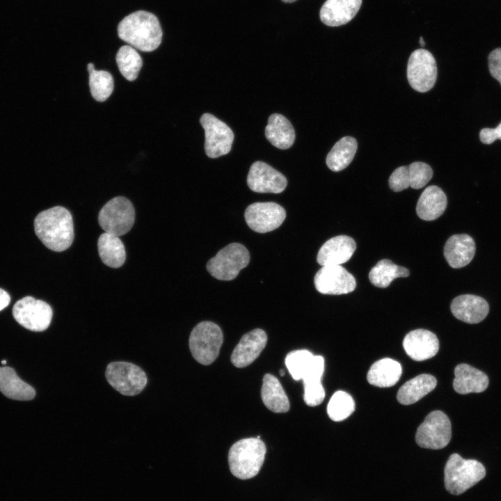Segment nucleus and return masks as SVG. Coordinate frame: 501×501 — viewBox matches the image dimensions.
Returning a JSON list of instances; mask_svg holds the SVG:
<instances>
[{
  "label": "nucleus",
  "mask_w": 501,
  "mask_h": 501,
  "mask_svg": "<svg viewBox=\"0 0 501 501\" xmlns=\"http://www.w3.org/2000/svg\"><path fill=\"white\" fill-rule=\"evenodd\" d=\"M267 342L264 331L255 328L241 338L231 355V362L237 367H245L251 364L261 353Z\"/></svg>",
  "instance_id": "nucleus-16"
},
{
  "label": "nucleus",
  "mask_w": 501,
  "mask_h": 501,
  "mask_svg": "<svg viewBox=\"0 0 501 501\" xmlns=\"http://www.w3.org/2000/svg\"><path fill=\"white\" fill-rule=\"evenodd\" d=\"M315 355L306 349L290 351L285 358V365L295 381L302 380L310 371Z\"/></svg>",
  "instance_id": "nucleus-33"
},
{
  "label": "nucleus",
  "mask_w": 501,
  "mask_h": 501,
  "mask_svg": "<svg viewBox=\"0 0 501 501\" xmlns=\"http://www.w3.org/2000/svg\"><path fill=\"white\" fill-rule=\"evenodd\" d=\"M89 86L93 97L97 102H104L113 93V77L107 71L95 69L89 73Z\"/></svg>",
  "instance_id": "nucleus-35"
},
{
  "label": "nucleus",
  "mask_w": 501,
  "mask_h": 501,
  "mask_svg": "<svg viewBox=\"0 0 501 501\" xmlns=\"http://www.w3.org/2000/svg\"><path fill=\"white\" fill-rule=\"evenodd\" d=\"M247 184L253 191L257 193H280L287 186L285 177L262 161L254 162L247 176Z\"/></svg>",
  "instance_id": "nucleus-15"
},
{
  "label": "nucleus",
  "mask_w": 501,
  "mask_h": 501,
  "mask_svg": "<svg viewBox=\"0 0 501 501\" xmlns=\"http://www.w3.org/2000/svg\"><path fill=\"white\" fill-rule=\"evenodd\" d=\"M475 253V243L470 236L466 234L451 236L444 246V256L449 265L454 269L468 264Z\"/></svg>",
  "instance_id": "nucleus-21"
},
{
  "label": "nucleus",
  "mask_w": 501,
  "mask_h": 501,
  "mask_svg": "<svg viewBox=\"0 0 501 501\" xmlns=\"http://www.w3.org/2000/svg\"><path fill=\"white\" fill-rule=\"evenodd\" d=\"M280 374L281 376H283L285 375V371H284V369H280Z\"/></svg>",
  "instance_id": "nucleus-45"
},
{
  "label": "nucleus",
  "mask_w": 501,
  "mask_h": 501,
  "mask_svg": "<svg viewBox=\"0 0 501 501\" xmlns=\"http://www.w3.org/2000/svg\"><path fill=\"white\" fill-rule=\"evenodd\" d=\"M250 262L247 248L239 243L230 244L210 259L207 263V270L215 278L231 280Z\"/></svg>",
  "instance_id": "nucleus-6"
},
{
  "label": "nucleus",
  "mask_w": 501,
  "mask_h": 501,
  "mask_svg": "<svg viewBox=\"0 0 501 501\" xmlns=\"http://www.w3.org/2000/svg\"><path fill=\"white\" fill-rule=\"evenodd\" d=\"M480 141L484 144H491L495 140H501V122L495 128H483L479 132Z\"/></svg>",
  "instance_id": "nucleus-40"
},
{
  "label": "nucleus",
  "mask_w": 501,
  "mask_h": 501,
  "mask_svg": "<svg viewBox=\"0 0 501 501\" xmlns=\"http://www.w3.org/2000/svg\"><path fill=\"white\" fill-rule=\"evenodd\" d=\"M267 447L257 438L241 439L234 443L228 452V463L232 474L241 479L254 477L260 470Z\"/></svg>",
  "instance_id": "nucleus-3"
},
{
  "label": "nucleus",
  "mask_w": 501,
  "mask_h": 501,
  "mask_svg": "<svg viewBox=\"0 0 501 501\" xmlns=\"http://www.w3.org/2000/svg\"><path fill=\"white\" fill-rule=\"evenodd\" d=\"M261 397L265 406L274 413H286L289 410L288 397L278 379L272 374L264 376Z\"/></svg>",
  "instance_id": "nucleus-28"
},
{
  "label": "nucleus",
  "mask_w": 501,
  "mask_h": 501,
  "mask_svg": "<svg viewBox=\"0 0 501 501\" xmlns=\"http://www.w3.org/2000/svg\"><path fill=\"white\" fill-rule=\"evenodd\" d=\"M450 309L456 319L468 324H477L486 318L489 306L481 296L463 294L452 300Z\"/></svg>",
  "instance_id": "nucleus-19"
},
{
  "label": "nucleus",
  "mask_w": 501,
  "mask_h": 501,
  "mask_svg": "<svg viewBox=\"0 0 501 501\" xmlns=\"http://www.w3.org/2000/svg\"><path fill=\"white\" fill-rule=\"evenodd\" d=\"M10 302V295L4 289L0 288V311L6 308Z\"/></svg>",
  "instance_id": "nucleus-41"
},
{
  "label": "nucleus",
  "mask_w": 501,
  "mask_h": 501,
  "mask_svg": "<svg viewBox=\"0 0 501 501\" xmlns=\"http://www.w3.org/2000/svg\"><path fill=\"white\" fill-rule=\"evenodd\" d=\"M118 34L130 46L145 52L155 50L162 38L158 18L145 10L134 12L123 18L118 26Z\"/></svg>",
  "instance_id": "nucleus-2"
},
{
  "label": "nucleus",
  "mask_w": 501,
  "mask_h": 501,
  "mask_svg": "<svg viewBox=\"0 0 501 501\" xmlns=\"http://www.w3.org/2000/svg\"><path fill=\"white\" fill-rule=\"evenodd\" d=\"M0 392L8 398L20 401L31 400L35 395L34 388L10 367H0Z\"/></svg>",
  "instance_id": "nucleus-26"
},
{
  "label": "nucleus",
  "mask_w": 501,
  "mask_h": 501,
  "mask_svg": "<svg viewBox=\"0 0 501 501\" xmlns=\"http://www.w3.org/2000/svg\"><path fill=\"white\" fill-rule=\"evenodd\" d=\"M265 136L275 147L286 150L295 140V132L291 122L283 115L273 113L268 119Z\"/></svg>",
  "instance_id": "nucleus-24"
},
{
  "label": "nucleus",
  "mask_w": 501,
  "mask_h": 501,
  "mask_svg": "<svg viewBox=\"0 0 501 501\" xmlns=\"http://www.w3.org/2000/svg\"><path fill=\"white\" fill-rule=\"evenodd\" d=\"M451 437L449 418L441 411H434L429 413L418 427L415 441L421 447L440 450L448 445Z\"/></svg>",
  "instance_id": "nucleus-9"
},
{
  "label": "nucleus",
  "mask_w": 501,
  "mask_h": 501,
  "mask_svg": "<svg viewBox=\"0 0 501 501\" xmlns=\"http://www.w3.org/2000/svg\"><path fill=\"white\" fill-rule=\"evenodd\" d=\"M488 61L491 76L501 85V47L493 50L488 57Z\"/></svg>",
  "instance_id": "nucleus-39"
},
{
  "label": "nucleus",
  "mask_w": 501,
  "mask_h": 501,
  "mask_svg": "<svg viewBox=\"0 0 501 501\" xmlns=\"http://www.w3.org/2000/svg\"><path fill=\"white\" fill-rule=\"evenodd\" d=\"M303 399L309 406L319 405L325 397V391L321 381L312 382L303 384Z\"/></svg>",
  "instance_id": "nucleus-37"
},
{
  "label": "nucleus",
  "mask_w": 501,
  "mask_h": 501,
  "mask_svg": "<svg viewBox=\"0 0 501 501\" xmlns=\"http://www.w3.org/2000/svg\"><path fill=\"white\" fill-rule=\"evenodd\" d=\"M13 315L25 328L41 332L50 325L53 312L51 306L46 302L32 296H25L15 303Z\"/></svg>",
  "instance_id": "nucleus-10"
},
{
  "label": "nucleus",
  "mask_w": 501,
  "mask_h": 501,
  "mask_svg": "<svg viewBox=\"0 0 501 501\" xmlns=\"http://www.w3.org/2000/svg\"><path fill=\"white\" fill-rule=\"evenodd\" d=\"M407 78L411 86L418 92L425 93L434 87L437 78V66L431 52L418 49L411 54Z\"/></svg>",
  "instance_id": "nucleus-11"
},
{
  "label": "nucleus",
  "mask_w": 501,
  "mask_h": 501,
  "mask_svg": "<svg viewBox=\"0 0 501 501\" xmlns=\"http://www.w3.org/2000/svg\"><path fill=\"white\" fill-rule=\"evenodd\" d=\"M87 70H88V73H90L93 70H94L95 66H94L93 63H88L87 65Z\"/></svg>",
  "instance_id": "nucleus-42"
},
{
  "label": "nucleus",
  "mask_w": 501,
  "mask_h": 501,
  "mask_svg": "<svg viewBox=\"0 0 501 501\" xmlns=\"http://www.w3.org/2000/svg\"><path fill=\"white\" fill-rule=\"evenodd\" d=\"M223 341V333L217 324L202 321L193 328L189 344L194 359L202 365H208L218 357Z\"/></svg>",
  "instance_id": "nucleus-5"
},
{
  "label": "nucleus",
  "mask_w": 501,
  "mask_h": 501,
  "mask_svg": "<svg viewBox=\"0 0 501 501\" xmlns=\"http://www.w3.org/2000/svg\"><path fill=\"white\" fill-rule=\"evenodd\" d=\"M447 207V197L443 190L431 185L424 189L416 206L418 216L424 221H433L440 217Z\"/></svg>",
  "instance_id": "nucleus-23"
},
{
  "label": "nucleus",
  "mask_w": 501,
  "mask_h": 501,
  "mask_svg": "<svg viewBox=\"0 0 501 501\" xmlns=\"http://www.w3.org/2000/svg\"><path fill=\"white\" fill-rule=\"evenodd\" d=\"M357 141L351 136L340 139L332 148L326 159L327 166L333 171L344 169L352 161L357 150Z\"/></svg>",
  "instance_id": "nucleus-30"
},
{
  "label": "nucleus",
  "mask_w": 501,
  "mask_h": 501,
  "mask_svg": "<svg viewBox=\"0 0 501 501\" xmlns=\"http://www.w3.org/2000/svg\"><path fill=\"white\" fill-rule=\"evenodd\" d=\"M314 283L324 294H348L356 287L355 278L340 265L322 266L315 276Z\"/></svg>",
  "instance_id": "nucleus-14"
},
{
  "label": "nucleus",
  "mask_w": 501,
  "mask_h": 501,
  "mask_svg": "<svg viewBox=\"0 0 501 501\" xmlns=\"http://www.w3.org/2000/svg\"><path fill=\"white\" fill-rule=\"evenodd\" d=\"M245 220L249 228L259 233L276 230L286 217L284 208L273 202H255L245 210Z\"/></svg>",
  "instance_id": "nucleus-13"
},
{
  "label": "nucleus",
  "mask_w": 501,
  "mask_h": 501,
  "mask_svg": "<svg viewBox=\"0 0 501 501\" xmlns=\"http://www.w3.org/2000/svg\"><path fill=\"white\" fill-rule=\"evenodd\" d=\"M1 364H2V365H6V360H3L1 361Z\"/></svg>",
  "instance_id": "nucleus-46"
},
{
  "label": "nucleus",
  "mask_w": 501,
  "mask_h": 501,
  "mask_svg": "<svg viewBox=\"0 0 501 501\" xmlns=\"http://www.w3.org/2000/svg\"><path fill=\"white\" fill-rule=\"evenodd\" d=\"M408 269L394 264L391 260L383 259L379 261L369 273L372 284L378 287H387L391 282L399 277H407Z\"/></svg>",
  "instance_id": "nucleus-31"
},
{
  "label": "nucleus",
  "mask_w": 501,
  "mask_h": 501,
  "mask_svg": "<svg viewBox=\"0 0 501 501\" xmlns=\"http://www.w3.org/2000/svg\"><path fill=\"white\" fill-rule=\"evenodd\" d=\"M105 376L111 387L126 396L139 394L148 382L147 376L141 367L125 361L109 363Z\"/></svg>",
  "instance_id": "nucleus-8"
},
{
  "label": "nucleus",
  "mask_w": 501,
  "mask_h": 501,
  "mask_svg": "<svg viewBox=\"0 0 501 501\" xmlns=\"http://www.w3.org/2000/svg\"><path fill=\"white\" fill-rule=\"evenodd\" d=\"M436 379L429 374H420L403 384L397 394V401L404 405L414 404L431 392L436 386Z\"/></svg>",
  "instance_id": "nucleus-25"
},
{
  "label": "nucleus",
  "mask_w": 501,
  "mask_h": 501,
  "mask_svg": "<svg viewBox=\"0 0 501 501\" xmlns=\"http://www.w3.org/2000/svg\"><path fill=\"white\" fill-rule=\"evenodd\" d=\"M403 347L407 355L415 361H423L434 357L439 349L437 336L425 329L413 330L406 334Z\"/></svg>",
  "instance_id": "nucleus-17"
},
{
  "label": "nucleus",
  "mask_w": 501,
  "mask_h": 501,
  "mask_svg": "<svg viewBox=\"0 0 501 501\" xmlns=\"http://www.w3.org/2000/svg\"><path fill=\"white\" fill-rule=\"evenodd\" d=\"M102 261L112 268L120 267L126 259L125 246L119 237L108 232L102 233L97 241Z\"/></svg>",
  "instance_id": "nucleus-29"
},
{
  "label": "nucleus",
  "mask_w": 501,
  "mask_h": 501,
  "mask_svg": "<svg viewBox=\"0 0 501 501\" xmlns=\"http://www.w3.org/2000/svg\"><path fill=\"white\" fill-rule=\"evenodd\" d=\"M205 129V150L210 158H217L228 154L232 148L234 133L223 121L206 113L200 119Z\"/></svg>",
  "instance_id": "nucleus-12"
},
{
  "label": "nucleus",
  "mask_w": 501,
  "mask_h": 501,
  "mask_svg": "<svg viewBox=\"0 0 501 501\" xmlns=\"http://www.w3.org/2000/svg\"><path fill=\"white\" fill-rule=\"evenodd\" d=\"M410 186L419 189L424 186L433 176V170L427 164L415 161L408 166Z\"/></svg>",
  "instance_id": "nucleus-36"
},
{
  "label": "nucleus",
  "mask_w": 501,
  "mask_h": 501,
  "mask_svg": "<svg viewBox=\"0 0 501 501\" xmlns=\"http://www.w3.org/2000/svg\"><path fill=\"white\" fill-rule=\"evenodd\" d=\"M282 1L285 3H292V2L296 1V0H282Z\"/></svg>",
  "instance_id": "nucleus-44"
},
{
  "label": "nucleus",
  "mask_w": 501,
  "mask_h": 501,
  "mask_svg": "<svg viewBox=\"0 0 501 501\" xmlns=\"http://www.w3.org/2000/svg\"><path fill=\"white\" fill-rule=\"evenodd\" d=\"M454 375L453 388L459 394L482 392L488 388V376L468 364L461 363L456 365Z\"/></svg>",
  "instance_id": "nucleus-22"
},
{
  "label": "nucleus",
  "mask_w": 501,
  "mask_h": 501,
  "mask_svg": "<svg viewBox=\"0 0 501 501\" xmlns=\"http://www.w3.org/2000/svg\"><path fill=\"white\" fill-rule=\"evenodd\" d=\"M401 372V366L397 361L385 358L372 365L367 372V379L372 385L388 388L397 383Z\"/></svg>",
  "instance_id": "nucleus-27"
},
{
  "label": "nucleus",
  "mask_w": 501,
  "mask_h": 501,
  "mask_svg": "<svg viewBox=\"0 0 501 501\" xmlns=\"http://www.w3.org/2000/svg\"><path fill=\"white\" fill-rule=\"evenodd\" d=\"M356 248V244L351 237L346 235L334 237L320 248L317 261L321 266L340 265L351 257Z\"/></svg>",
  "instance_id": "nucleus-18"
},
{
  "label": "nucleus",
  "mask_w": 501,
  "mask_h": 501,
  "mask_svg": "<svg viewBox=\"0 0 501 501\" xmlns=\"http://www.w3.org/2000/svg\"><path fill=\"white\" fill-rule=\"evenodd\" d=\"M116 58L121 74L128 81L135 80L143 65L141 55L136 49L130 45L122 46Z\"/></svg>",
  "instance_id": "nucleus-32"
},
{
  "label": "nucleus",
  "mask_w": 501,
  "mask_h": 501,
  "mask_svg": "<svg viewBox=\"0 0 501 501\" xmlns=\"http://www.w3.org/2000/svg\"><path fill=\"white\" fill-rule=\"evenodd\" d=\"M34 230L42 243L56 252L67 249L74 239L72 216L61 206L39 213L34 220Z\"/></svg>",
  "instance_id": "nucleus-1"
},
{
  "label": "nucleus",
  "mask_w": 501,
  "mask_h": 501,
  "mask_svg": "<svg viewBox=\"0 0 501 501\" xmlns=\"http://www.w3.org/2000/svg\"><path fill=\"white\" fill-rule=\"evenodd\" d=\"M388 183L390 188L395 192L410 186L408 166H402L396 168L390 176Z\"/></svg>",
  "instance_id": "nucleus-38"
},
{
  "label": "nucleus",
  "mask_w": 501,
  "mask_h": 501,
  "mask_svg": "<svg viewBox=\"0 0 501 501\" xmlns=\"http://www.w3.org/2000/svg\"><path fill=\"white\" fill-rule=\"evenodd\" d=\"M444 474L446 490L451 494L460 495L482 480L486 470L478 461L465 459L454 453L445 464Z\"/></svg>",
  "instance_id": "nucleus-4"
},
{
  "label": "nucleus",
  "mask_w": 501,
  "mask_h": 501,
  "mask_svg": "<svg viewBox=\"0 0 501 501\" xmlns=\"http://www.w3.org/2000/svg\"><path fill=\"white\" fill-rule=\"evenodd\" d=\"M260 436H257V438H259V439H260Z\"/></svg>",
  "instance_id": "nucleus-47"
},
{
  "label": "nucleus",
  "mask_w": 501,
  "mask_h": 501,
  "mask_svg": "<svg viewBox=\"0 0 501 501\" xmlns=\"http://www.w3.org/2000/svg\"><path fill=\"white\" fill-rule=\"evenodd\" d=\"M355 410V402L352 397L347 392L336 391L330 399L327 406L329 418L335 422L345 420Z\"/></svg>",
  "instance_id": "nucleus-34"
},
{
  "label": "nucleus",
  "mask_w": 501,
  "mask_h": 501,
  "mask_svg": "<svg viewBox=\"0 0 501 501\" xmlns=\"http://www.w3.org/2000/svg\"><path fill=\"white\" fill-rule=\"evenodd\" d=\"M419 42H420V45H421V47H424V45H425V42H424V39H423L422 37H420V38Z\"/></svg>",
  "instance_id": "nucleus-43"
},
{
  "label": "nucleus",
  "mask_w": 501,
  "mask_h": 501,
  "mask_svg": "<svg viewBox=\"0 0 501 501\" xmlns=\"http://www.w3.org/2000/svg\"><path fill=\"white\" fill-rule=\"evenodd\" d=\"M135 212L132 203L126 198L118 196L106 202L98 215L101 228L118 237L128 232L134 225Z\"/></svg>",
  "instance_id": "nucleus-7"
},
{
  "label": "nucleus",
  "mask_w": 501,
  "mask_h": 501,
  "mask_svg": "<svg viewBox=\"0 0 501 501\" xmlns=\"http://www.w3.org/2000/svg\"><path fill=\"white\" fill-rule=\"evenodd\" d=\"M362 0H327L321 6V21L329 26L347 24L357 14Z\"/></svg>",
  "instance_id": "nucleus-20"
}]
</instances>
